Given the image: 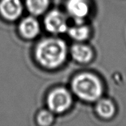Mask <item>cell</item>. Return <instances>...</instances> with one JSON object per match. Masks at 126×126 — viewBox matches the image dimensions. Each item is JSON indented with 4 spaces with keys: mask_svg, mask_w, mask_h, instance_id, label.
Returning <instances> with one entry per match:
<instances>
[{
    "mask_svg": "<svg viewBox=\"0 0 126 126\" xmlns=\"http://www.w3.org/2000/svg\"><path fill=\"white\" fill-rule=\"evenodd\" d=\"M67 48L63 39L49 37L40 41L35 49V57L41 66L55 69L63 64L66 59Z\"/></svg>",
    "mask_w": 126,
    "mask_h": 126,
    "instance_id": "6da1fadb",
    "label": "cell"
},
{
    "mask_svg": "<svg viewBox=\"0 0 126 126\" xmlns=\"http://www.w3.org/2000/svg\"><path fill=\"white\" fill-rule=\"evenodd\" d=\"M72 89L80 99L88 102L96 101L102 93V86L98 78L91 73H81L72 81Z\"/></svg>",
    "mask_w": 126,
    "mask_h": 126,
    "instance_id": "7a4b0ae2",
    "label": "cell"
},
{
    "mask_svg": "<svg viewBox=\"0 0 126 126\" xmlns=\"http://www.w3.org/2000/svg\"><path fill=\"white\" fill-rule=\"evenodd\" d=\"M72 96L69 92L63 88H56L52 90L47 98V104L54 113H63L71 107Z\"/></svg>",
    "mask_w": 126,
    "mask_h": 126,
    "instance_id": "3957f363",
    "label": "cell"
},
{
    "mask_svg": "<svg viewBox=\"0 0 126 126\" xmlns=\"http://www.w3.org/2000/svg\"><path fill=\"white\" fill-rule=\"evenodd\" d=\"M44 23L47 31L54 34L63 33L67 30L65 16L58 10H52L47 14Z\"/></svg>",
    "mask_w": 126,
    "mask_h": 126,
    "instance_id": "277c9868",
    "label": "cell"
},
{
    "mask_svg": "<svg viewBox=\"0 0 126 126\" xmlns=\"http://www.w3.org/2000/svg\"><path fill=\"white\" fill-rule=\"evenodd\" d=\"M22 6L20 0H1L0 14L8 20H15L21 15Z\"/></svg>",
    "mask_w": 126,
    "mask_h": 126,
    "instance_id": "5b68a950",
    "label": "cell"
},
{
    "mask_svg": "<svg viewBox=\"0 0 126 126\" xmlns=\"http://www.w3.org/2000/svg\"><path fill=\"white\" fill-rule=\"evenodd\" d=\"M19 31L21 35L25 39H31L38 35L40 27L38 21L32 16L25 18L20 22Z\"/></svg>",
    "mask_w": 126,
    "mask_h": 126,
    "instance_id": "8992f818",
    "label": "cell"
},
{
    "mask_svg": "<svg viewBox=\"0 0 126 126\" xmlns=\"http://www.w3.org/2000/svg\"><path fill=\"white\" fill-rule=\"evenodd\" d=\"M66 9L77 21H81L89 12V6L86 0H68Z\"/></svg>",
    "mask_w": 126,
    "mask_h": 126,
    "instance_id": "52a82bcc",
    "label": "cell"
},
{
    "mask_svg": "<svg viewBox=\"0 0 126 126\" xmlns=\"http://www.w3.org/2000/svg\"><path fill=\"white\" fill-rule=\"evenodd\" d=\"M71 54L75 60L81 63H87L92 58V51L87 46L75 44L71 48Z\"/></svg>",
    "mask_w": 126,
    "mask_h": 126,
    "instance_id": "ba28073f",
    "label": "cell"
},
{
    "mask_svg": "<svg viewBox=\"0 0 126 126\" xmlns=\"http://www.w3.org/2000/svg\"><path fill=\"white\" fill-rule=\"evenodd\" d=\"M115 106L109 99H102L99 100L96 107V111L99 117L104 119L112 118L115 113Z\"/></svg>",
    "mask_w": 126,
    "mask_h": 126,
    "instance_id": "9c48e42d",
    "label": "cell"
},
{
    "mask_svg": "<svg viewBox=\"0 0 126 126\" xmlns=\"http://www.w3.org/2000/svg\"><path fill=\"white\" fill-rule=\"evenodd\" d=\"M28 10L35 16L43 14L49 6V0H26Z\"/></svg>",
    "mask_w": 126,
    "mask_h": 126,
    "instance_id": "30bf717a",
    "label": "cell"
},
{
    "mask_svg": "<svg viewBox=\"0 0 126 126\" xmlns=\"http://www.w3.org/2000/svg\"><path fill=\"white\" fill-rule=\"evenodd\" d=\"M54 121V112L50 110H42L37 116V121L39 126H50Z\"/></svg>",
    "mask_w": 126,
    "mask_h": 126,
    "instance_id": "8fae6325",
    "label": "cell"
},
{
    "mask_svg": "<svg viewBox=\"0 0 126 126\" xmlns=\"http://www.w3.org/2000/svg\"><path fill=\"white\" fill-rule=\"evenodd\" d=\"M69 34L71 37L77 41H83L88 37L89 30L85 26L73 27L69 29Z\"/></svg>",
    "mask_w": 126,
    "mask_h": 126,
    "instance_id": "7c38bea8",
    "label": "cell"
}]
</instances>
